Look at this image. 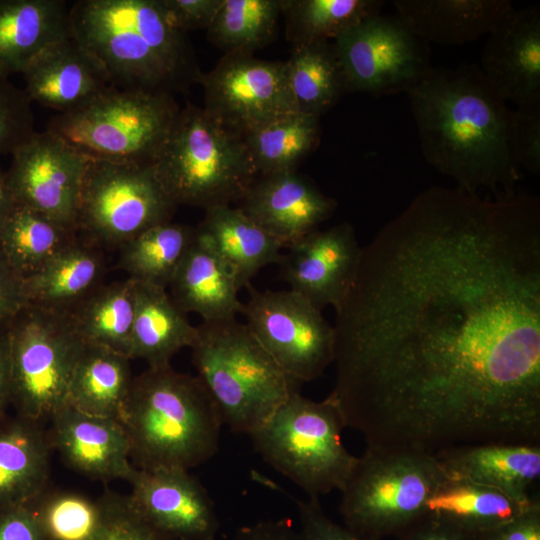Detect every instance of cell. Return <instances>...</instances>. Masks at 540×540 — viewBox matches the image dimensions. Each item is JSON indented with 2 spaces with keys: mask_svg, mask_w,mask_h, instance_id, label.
Here are the masks:
<instances>
[{
  "mask_svg": "<svg viewBox=\"0 0 540 540\" xmlns=\"http://www.w3.org/2000/svg\"><path fill=\"white\" fill-rule=\"evenodd\" d=\"M329 396L366 447L540 443V201L419 193L362 247Z\"/></svg>",
  "mask_w": 540,
  "mask_h": 540,
  "instance_id": "6da1fadb",
  "label": "cell"
},
{
  "mask_svg": "<svg viewBox=\"0 0 540 540\" xmlns=\"http://www.w3.org/2000/svg\"><path fill=\"white\" fill-rule=\"evenodd\" d=\"M423 157L457 188L492 198L517 193L513 110L475 65L430 67L407 91Z\"/></svg>",
  "mask_w": 540,
  "mask_h": 540,
  "instance_id": "7a4b0ae2",
  "label": "cell"
},
{
  "mask_svg": "<svg viewBox=\"0 0 540 540\" xmlns=\"http://www.w3.org/2000/svg\"><path fill=\"white\" fill-rule=\"evenodd\" d=\"M69 28L118 89L171 94L199 82L192 45L163 0H78Z\"/></svg>",
  "mask_w": 540,
  "mask_h": 540,
  "instance_id": "3957f363",
  "label": "cell"
},
{
  "mask_svg": "<svg viewBox=\"0 0 540 540\" xmlns=\"http://www.w3.org/2000/svg\"><path fill=\"white\" fill-rule=\"evenodd\" d=\"M140 470H190L219 449L223 421L197 376L171 365L134 376L121 419Z\"/></svg>",
  "mask_w": 540,
  "mask_h": 540,
  "instance_id": "277c9868",
  "label": "cell"
},
{
  "mask_svg": "<svg viewBox=\"0 0 540 540\" xmlns=\"http://www.w3.org/2000/svg\"><path fill=\"white\" fill-rule=\"evenodd\" d=\"M192 363L221 415L223 425L250 435L299 384L289 377L236 318L202 321L191 346Z\"/></svg>",
  "mask_w": 540,
  "mask_h": 540,
  "instance_id": "5b68a950",
  "label": "cell"
},
{
  "mask_svg": "<svg viewBox=\"0 0 540 540\" xmlns=\"http://www.w3.org/2000/svg\"><path fill=\"white\" fill-rule=\"evenodd\" d=\"M176 205L207 210L239 202L258 173L244 137L188 103L151 164Z\"/></svg>",
  "mask_w": 540,
  "mask_h": 540,
  "instance_id": "8992f818",
  "label": "cell"
},
{
  "mask_svg": "<svg viewBox=\"0 0 540 540\" xmlns=\"http://www.w3.org/2000/svg\"><path fill=\"white\" fill-rule=\"evenodd\" d=\"M345 427L330 396L314 401L298 391L249 436L267 464L319 498L341 491L357 462L343 443Z\"/></svg>",
  "mask_w": 540,
  "mask_h": 540,
  "instance_id": "52a82bcc",
  "label": "cell"
},
{
  "mask_svg": "<svg viewBox=\"0 0 540 540\" xmlns=\"http://www.w3.org/2000/svg\"><path fill=\"white\" fill-rule=\"evenodd\" d=\"M445 479L431 453L366 447L340 491L343 525L365 540L396 537Z\"/></svg>",
  "mask_w": 540,
  "mask_h": 540,
  "instance_id": "ba28073f",
  "label": "cell"
},
{
  "mask_svg": "<svg viewBox=\"0 0 540 540\" xmlns=\"http://www.w3.org/2000/svg\"><path fill=\"white\" fill-rule=\"evenodd\" d=\"M179 112L171 94L113 86L88 105L53 116L46 130L89 159L151 165Z\"/></svg>",
  "mask_w": 540,
  "mask_h": 540,
  "instance_id": "9c48e42d",
  "label": "cell"
},
{
  "mask_svg": "<svg viewBox=\"0 0 540 540\" xmlns=\"http://www.w3.org/2000/svg\"><path fill=\"white\" fill-rule=\"evenodd\" d=\"M11 402L16 414L45 422L68 402L84 345L70 314L25 305L8 327Z\"/></svg>",
  "mask_w": 540,
  "mask_h": 540,
  "instance_id": "30bf717a",
  "label": "cell"
},
{
  "mask_svg": "<svg viewBox=\"0 0 540 540\" xmlns=\"http://www.w3.org/2000/svg\"><path fill=\"white\" fill-rule=\"evenodd\" d=\"M176 207L151 165L89 159L76 226L93 242L120 248L145 230L171 221Z\"/></svg>",
  "mask_w": 540,
  "mask_h": 540,
  "instance_id": "8fae6325",
  "label": "cell"
},
{
  "mask_svg": "<svg viewBox=\"0 0 540 540\" xmlns=\"http://www.w3.org/2000/svg\"><path fill=\"white\" fill-rule=\"evenodd\" d=\"M241 313L258 341L298 383L319 378L334 362V327L322 311L298 293L247 287Z\"/></svg>",
  "mask_w": 540,
  "mask_h": 540,
  "instance_id": "7c38bea8",
  "label": "cell"
},
{
  "mask_svg": "<svg viewBox=\"0 0 540 540\" xmlns=\"http://www.w3.org/2000/svg\"><path fill=\"white\" fill-rule=\"evenodd\" d=\"M347 92H406L431 67L427 43L397 16H372L333 40Z\"/></svg>",
  "mask_w": 540,
  "mask_h": 540,
  "instance_id": "4fadbf2b",
  "label": "cell"
},
{
  "mask_svg": "<svg viewBox=\"0 0 540 540\" xmlns=\"http://www.w3.org/2000/svg\"><path fill=\"white\" fill-rule=\"evenodd\" d=\"M204 109L242 136L254 128L297 112L289 87L286 65L251 54H224L199 82Z\"/></svg>",
  "mask_w": 540,
  "mask_h": 540,
  "instance_id": "5bb4252c",
  "label": "cell"
},
{
  "mask_svg": "<svg viewBox=\"0 0 540 540\" xmlns=\"http://www.w3.org/2000/svg\"><path fill=\"white\" fill-rule=\"evenodd\" d=\"M11 156L6 172L15 203L77 229L79 191L89 158L47 130L35 132Z\"/></svg>",
  "mask_w": 540,
  "mask_h": 540,
  "instance_id": "9a60e30c",
  "label": "cell"
},
{
  "mask_svg": "<svg viewBox=\"0 0 540 540\" xmlns=\"http://www.w3.org/2000/svg\"><path fill=\"white\" fill-rule=\"evenodd\" d=\"M278 263L289 289L319 310H335L344 300L358 267L362 247L349 222L315 229L290 244Z\"/></svg>",
  "mask_w": 540,
  "mask_h": 540,
  "instance_id": "2e32d148",
  "label": "cell"
},
{
  "mask_svg": "<svg viewBox=\"0 0 540 540\" xmlns=\"http://www.w3.org/2000/svg\"><path fill=\"white\" fill-rule=\"evenodd\" d=\"M128 494L138 513L173 540H214L219 520L201 482L182 468L136 469Z\"/></svg>",
  "mask_w": 540,
  "mask_h": 540,
  "instance_id": "e0dca14e",
  "label": "cell"
},
{
  "mask_svg": "<svg viewBox=\"0 0 540 540\" xmlns=\"http://www.w3.org/2000/svg\"><path fill=\"white\" fill-rule=\"evenodd\" d=\"M491 87L516 106L540 101V10L513 9L488 34L478 67Z\"/></svg>",
  "mask_w": 540,
  "mask_h": 540,
  "instance_id": "ac0fdd59",
  "label": "cell"
},
{
  "mask_svg": "<svg viewBox=\"0 0 540 540\" xmlns=\"http://www.w3.org/2000/svg\"><path fill=\"white\" fill-rule=\"evenodd\" d=\"M238 207L284 247L329 219L337 202L296 170L262 175Z\"/></svg>",
  "mask_w": 540,
  "mask_h": 540,
  "instance_id": "d6986e66",
  "label": "cell"
},
{
  "mask_svg": "<svg viewBox=\"0 0 540 540\" xmlns=\"http://www.w3.org/2000/svg\"><path fill=\"white\" fill-rule=\"evenodd\" d=\"M52 448L69 467L94 480L129 482L136 471L124 425L115 418L82 412L69 404L50 419Z\"/></svg>",
  "mask_w": 540,
  "mask_h": 540,
  "instance_id": "ffe728a7",
  "label": "cell"
},
{
  "mask_svg": "<svg viewBox=\"0 0 540 540\" xmlns=\"http://www.w3.org/2000/svg\"><path fill=\"white\" fill-rule=\"evenodd\" d=\"M22 74L29 100L59 113L78 110L113 87L101 63L71 34L43 50Z\"/></svg>",
  "mask_w": 540,
  "mask_h": 540,
  "instance_id": "44dd1931",
  "label": "cell"
},
{
  "mask_svg": "<svg viewBox=\"0 0 540 540\" xmlns=\"http://www.w3.org/2000/svg\"><path fill=\"white\" fill-rule=\"evenodd\" d=\"M448 479L497 489L519 501H530L540 478V444L478 443L433 453Z\"/></svg>",
  "mask_w": 540,
  "mask_h": 540,
  "instance_id": "7402d4cb",
  "label": "cell"
},
{
  "mask_svg": "<svg viewBox=\"0 0 540 540\" xmlns=\"http://www.w3.org/2000/svg\"><path fill=\"white\" fill-rule=\"evenodd\" d=\"M43 423L0 417V508L28 504L49 488L53 448Z\"/></svg>",
  "mask_w": 540,
  "mask_h": 540,
  "instance_id": "603a6c76",
  "label": "cell"
},
{
  "mask_svg": "<svg viewBox=\"0 0 540 540\" xmlns=\"http://www.w3.org/2000/svg\"><path fill=\"white\" fill-rule=\"evenodd\" d=\"M397 17L426 43L462 45L488 35L513 9L509 0H393Z\"/></svg>",
  "mask_w": 540,
  "mask_h": 540,
  "instance_id": "cb8c5ba5",
  "label": "cell"
},
{
  "mask_svg": "<svg viewBox=\"0 0 540 540\" xmlns=\"http://www.w3.org/2000/svg\"><path fill=\"white\" fill-rule=\"evenodd\" d=\"M195 236L227 266L240 289L249 287L265 266L278 264L284 248L238 207L230 205L205 210Z\"/></svg>",
  "mask_w": 540,
  "mask_h": 540,
  "instance_id": "d4e9b609",
  "label": "cell"
},
{
  "mask_svg": "<svg viewBox=\"0 0 540 540\" xmlns=\"http://www.w3.org/2000/svg\"><path fill=\"white\" fill-rule=\"evenodd\" d=\"M70 35L63 0H0V78L23 73L47 47Z\"/></svg>",
  "mask_w": 540,
  "mask_h": 540,
  "instance_id": "484cf974",
  "label": "cell"
},
{
  "mask_svg": "<svg viewBox=\"0 0 540 540\" xmlns=\"http://www.w3.org/2000/svg\"><path fill=\"white\" fill-rule=\"evenodd\" d=\"M101 252L78 239L22 279L25 305L70 314L103 284Z\"/></svg>",
  "mask_w": 540,
  "mask_h": 540,
  "instance_id": "4316f807",
  "label": "cell"
},
{
  "mask_svg": "<svg viewBox=\"0 0 540 540\" xmlns=\"http://www.w3.org/2000/svg\"><path fill=\"white\" fill-rule=\"evenodd\" d=\"M176 305L203 321L235 318L243 304L240 287L227 266L195 236L167 288Z\"/></svg>",
  "mask_w": 540,
  "mask_h": 540,
  "instance_id": "83f0119b",
  "label": "cell"
},
{
  "mask_svg": "<svg viewBox=\"0 0 540 540\" xmlns=\"http://www.w3.org/2000/svg\"><path fill=\"white\" fill-rule=\"evenodd\" d=\"M135 292L129 358L143 360L149 368L169 366L181 349L191 348L197 326L189 322L166 288L135 282Z\"/></svg>",
  "mask_w": 540,
  "mask_h": 540,
  "instance_id": "f1b7e54d",
  "label": "cell"
},
{
  "mask_svg": "<svg viewBox=\"0 0 540 540\" xmlns=\"http://www.w3.org/2000/svg\"><path fill=\"white\" fill-rule=\"evenodd\" d=\"M131 359L84 342L70 380L67 404L121 421L133 378Z\"/></svg>",
  "mask_w": 540,
  "mask_h": 540,
  "instance_id": "f546056e",
  "label": "cell"
},
{
  "mask_svg": "<svg viewBox=\"0 0 540 540\" xmlns=\"http://www.w3.org/2000/svg\"><path fill=\"white\" fill-rule=\"evenodd\" d=\"M537 501L536 497L519 501L488 486L446 478L427 499L423 515L478 535L519 516Z\"/></svg>",
  "mask_w": 540,
  "mask_h": 540,
  "instance_id": "4dcf8cb0",
  "label": "cell"
},
{
  "mask_svg": "<svg viewBox=\"0 0 540 540\" xmlns=\"http://www.w3.org/2000/svg\"><path fill=\"white\" fill-rule=\"evenodd\" d=\"M76 228L15 203L0 227V256L21 279L77 240Z\"/></svg>",
  "mask_w": 540,
  "mask_h": 540,
  "instance_id": "1f68e13d",
  "label": "cell"
},
{
  "mask_svg": "<svg viewBox=\"0 0 540 540\" xmlns=\"http://www.w3.org/2000/svg\"><path fill=\"white\" fill-rule=\"evenodd\" d=\"M135 304V282L127 278L103 283L70 313V317L83 342L129 357Z\"/></svg>",
  "mask_w": 540,
  "mask_h": 540,
  "instance_id": "d6a6232c",
  "label": "cell"
},
{
  "mask_svg": "<svg viewBox=\"0 0 540 540\" xmlns=\"http://www.w3.org/2000/svg\"><path fill=\"white\" fill-rule=\"evenodd\" d=\"M320 117L293 112L268 121L244 137L258 175L294 171L320 140Z\"/></svg>",
  "mask_w": 540,
  "mask_h": 540,
  "instance_id": "836d02e7",
  "label": "cell"
},
{
  "mask_svg": "<svg viewBox=\"0 0 540 540\" xmlns=\"http://www.w3.org/2000/svg\"><path fill=\"white\" fill-rule=\"evenodd\" d=\"M285 65L299 112L320 117L347 92L341 65L330 41L294 46Z\"/></svg>",
  "mask_w": 540,
  "mask_h": 540,
  "instance_id": "e575fe53",
  "label": "cell"
},
{
  "mask_svg": "<svg viewBox=\"0 0 540 540\" xmlns=\"http://www.w3.org/2000/svg\"><path fill=\"white\" fill-rule=\"evenodd\" d=\"M194 240L190 226L171 221L155 225L120 247L118 266L135 282L167 289Z\"/></svg>",
  "mask_w": 540,
  "mask_h": 540,
  "instance_id": "d590c367",
  "label": "cell"
},
{
  "mask_svg": "<svg viewBox=\"0 0 540 540\" xmlns=\"http://www.w3.org/2000/svg\"><path fill=\"white\" fill-rule=\"evenodd\" d=\"M381 0H282L286 35L294 46L335 40L380 14Z\"/></svg>",
  "mask_w": 540,
  "mask_h": 540,
  "instance_id": "8d00e7d4",
  "label": "cell"
},
{
  "mask_svg": "<svg viewBox=\"0 0 540 540\" xmlns=\"http://www.w3.org/2000/svg\"><path fill=\"white\" fill-rule=\"evenodd\" d=\"M282 0H223L207 28L210 41L225 54H251L274 37Z\"/></svg>",
  "mask_w": 540,
  "mask_h": 540,
  "instance_id": "74e56055",
  "label": "cell"
},
{
  "mask_svg": "<svg viewBox=\"0 0 540 540\" xmlns=\"http://www.w3.org/2000/svg\"><path fill=\"white\" fill-rule=\"evenodd\" d=\"M28 505L43 540H92L105 518L103 494L91 499L77 492L47 488Z\"/></svg>",
  "mask_w": 540,
  "mask_h": 540,
  "instance_id": "f35d334b",
  "label": "cell"
},
{
  "mask_svg": "<svg viewBox=\"0 0 540 540\" xmlns=\"http://www.w3.org/2000/svg\"><path fill=\"white\" fill-rule=\"evenodd\" d=\"M103 496L105 518L92 540H173L138 513L128 494L106 490Z\"/></svg>",
  "mask_w": 540,
  "mask_h": 540,
  "instance_id": "ab89813d",
  "label": "cell"
},
{
  "mask_svg": "<svg viewBox=\"0 0 540 540\" xmlns=\"http://www.w3.org/2000/svg\"><path fill=\"white\" fill-rule=\"evenodd\" d=\"M35 132L31 101L25 91L0 78V155L12 154Z\"/></svg>",
  "mask_w": 540,
  "mask_h": 540,
  "instance_id": "60d3db41",
  "label": "cell"
},
{
  "mask_svg": "<svg viewBox=\"0 0 540 540\" xmlns=\"http://www.w3.org/2000/svg\"><path fill=\"white\" fill-rule=\"evenodd\" d=\"M513 149L516 161L526 172L540 174V101L513 110Z\"/></svg>",
  "mask_w": 540,
  "mask_h": 540,
  "instance_id": "b9f144b4",
  "label": "cell"
},
{
  "mask_svg": "<svg viewBox=\"0 0 540 540\" xmlns=\"http://www.w3.org/2000/svg\"><path fill=\"white\" fill-rule=\"evenodd\" d=\"M299 529L298 540H365L344 525L332 520L319 498L295 499Z\"/></svg>",
  "mask_w": 540,
  "mask_h": 540,
  "instance_id": "7bdbcfd3",
  "label": "cell"
},
{
  "mask_svg": "<svg viewBox=\"0 0 540 540\" xmlns=\"http://www.w3.org/2000/svg\"><path fill=\"white\" fill-rule=\"evenodd\" d=\"M223 0H163L166 11L181 31L207 28L212 23Z\"/></svg>",
  "mask_w": 540,
  "mask_h": 540,
  "instance_id": "ee69618b",
  "label": "cell"
},
{
  "mask_svg": "<svg viewBox=\"0 0 540 540\" xmlns=\"http://www.w3.org/2000/svg\"><path fill=\"white\" fill-rule=\"evenodd\" d=\"M0 540H43L28 504L0 508Z\"/></svg>",
  "mask_w": 540,
  "mask_h": 540,
  "instance_id": "f6af8a7d",
  "label": "cell"
},
{
  "mask_svg": "<svg viewBox=\"0 0 540 540\" xmlns=\"http://www.w3.org/2000/svg\"><path fill=\"white\" fill-rule=\"evenodd\" d=\"M477 536L478 540H540V501L512 520Z\"/></svg>",
  "mask_w": 540,
  "mask_h": 540,
  "instance_id": "bcb514c9",
  "label": "cell"
},
{
  "mask_svg": "<svg viewBox=\"0 0 540 540\" xmlns=\"http://www.w3.org/2000/svg\"><path fill=\"white\" fill-rule=\"evenodd\" d=\"M396 540H478V536L443 520L422 515L397 535Z\"/></svg>",
  "mask_w": 540,
  "mask_h": 540,
  "instance_id": "7dc6e473",
  "label": "cell"
},
{
  "mask_svg": "<svg viewBox=\"0 0 540 540\" xmlns=\"http://www.w3.org/2000/svg\"><path fill=\"white\" fill-rule=\"evenodd\" d=\"M24 306L22 279L0 256V329L8 328Z\"/></svg>",
  "mask_w": 540,
  "mask_h": 540,
  "instance_id": "c3c4849f",
  "label": "cell"
},
{
  "mask_svg": "<svg viewBox=\"0 0 540 540\" xmlns=\"http://www.w3.org/2000/svg\"><path fill=\"white\" fill-rule=\"evenodd\" d=\"M235 540H298V535L290 519L277 518L240 527Z\"/></svg>",
  "mask_w": 540,
  "mask_h": 540,
  "instance_id": "681fc988",
  "label": "cell"
},
{
  "mask_svg": "<svg viewBox=\"0 0 540 540\" xmlns=\"http://www.w3.org/2000/svg\"><path fill=\"white\" fill-rule=\"evenodd\" d=\"M11 402V371L8 328L0 329V417Z\"/></svg>",
  "mask_w": 540,
  "mask_h": 540,
  "instance_id": "f907efd6",
  "label": "cell"
},
{
  "mask_svg": "<svg viewBox=\"0 0 540 540\" xmlns=\"http://www.w3.org/2000/svg\"><path fill=\"white\" fill-rule=\"evenodd\" d=\"M14 205L15 200L8 183L7 172L0 165V227Z\"/></svg>",
  "mask_w": 540,
  "mask_h": 540,
  "instance_id": "816d5d0a",
  "label": "cell"
}]
</instances>
